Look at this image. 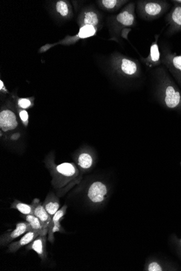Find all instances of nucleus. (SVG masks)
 <instances>
[{
	"label": "nucleus",
	"instance_id": "1",
	"mask_svg": "<svg viewBox=\"0 0 181 271\" xmlns=\"http://www.w3.org/2000/svg\"><path fill=\"white\" fill-rule=\"evenodd\" d=\"M154 94L157 102L164 109L181 114V89L163 65L153 72Z\"/></svg>",
	"mask_w": 181,
	"mask_h": 271
},
{
	"label": "nucleus",
	"instance_id": "2",
	"mask_svg": "<svg viewBox=\"0 0 181 271\" xmlns=\"http://www.w3.org/2000/svg\"><path fill=\"white\" fill-rule=\"evenodd\" d=\"M136 11L139 17L145 21H154L162 17L171 8L166 0H138Z\"/></svg>",
	"mask_w": 181,
	"mask_h": 271
},
{
	"label": "nucleus",
	"instance_id": "3",
	"mask_svg": "<svg viewBox=\"0 0 181 271\" xmlns=\"http://www.w3.org/2000/svg\"><path fill=\"white\" fill-rule=\"evenodd\" d=\"M113 62L116 70L134 85L138 84V82L142 80V69L137 60L120 56L115 58Z\"/></svg>",
	"mask_w": 181,
	"mask_h": 271
},
{
	"label": "nucleus",
	"instance_id": "4",
	"mask_svg": "<svg viewBox=\"0 0 181 271\" xmlns=\"http://www.w3.org/2000/svg\"><path fill=\"white\" fill-rule=\"evenodd\" d=\"M162 65L168 71L181 89V55L173 52L164 43L161 45Z\"/></svg>",
	"mask_w": 181,
	"mask_h": 271
},
{
	"label": "nucleus",
	"instance_id": "5",
	"mask_svg": "<svg viewBox=\"0 0 181 271\" xmlns=\"http://www.w3.org/2000/svg\"><path fill=\"white\" fill-rule=\"evenodd\" d=\"M172 4L169 13L165 17L167 29L165 36L170 37L181 32V4L170 2Z\"/></svg>",
	"mask_w": 181,
	"mask_h": 271
},
{
	"label": "nucleus",
	"instance_id": "6",
	"mask_svg": "<svg viewBox=\"0 0 181 271\" xmlns=\"http://www.w3.org/2000/svg\"><path fill=\"white\" fill-rule=\"evenodd\" d=\"M136 5L135 3H130L117 15L115 18V23L117 29H126L129 31L132 27L136 25Z\"/></svg>",
	"mask_w": 181,
	"mask_h": 271
},
{
	"label": "nucleus",
	"instance_id": "7",
	"mask_svg": "<svg viewBox=\"0 0 181 271\" xmlns=\"http://www.w3.org/2000/svg\"><path fill=\"white\" fill-rule=\"evenodd\" d=\"M31 230H33V229L29 222H19L15 230L6 232L1 236L0 245L2 246L9 245L12 241Z\"/></svg>",
	"mask_w": 181,
	"mask_h": 271
},
{
	"label": "nucleus",
	"instance_id": "8",
	"mask_svg": "<svg viewBox=\"0 0 181 271\" xmlns=\"http://www.w3.org/2000/svg\"><path fill=\"white\" fill-rule=\"evenodd\" d=\"M160 35H156L155 41L150 47V52L147 58H141L143 63L149 68H156L162 65L161 53L160 51L158 41Z\"/></svg>",
	"mask_w": 181,
	"mask_h": 271
},
{
	"label": "nucleus",
	"instance_id": "9",
	"mask_svg": "<svg viewBox=\"0 0 181 271\" xmlns=\"http://www.w3.org/2000/svg\"><path fill=\"white\" fill-rule=\"evenodd\" d=\"M67 206L64 205L55 213L52 218L51 224L48 229V240L51 243L54 241V235L55 232H62L64 231V228L62 227L60 222L63 219L66 213Z\"/></svg>",
	"mask_w": 181,
	"mask_h": 271
},
{
	"label": "nucleus",
	"instance_id": "10",
	"mask_svg": "<svg viewBox=\"0 0 181 271\" xmlns=\"http://www.w3.org/2000/svg\"><path fill=\"white\" fill-rule=\"evenodd\" d=\"M108 193L107 187L104 184L96 182L89 187L88 197L95 203H101L105 199Z\"/></svg>",
	"mask_w": 181,
	"mask_h": 271
},
{
	"label": "nucleus",
	"instance_id": "11",
	"mask_svg": "<svg viewBox=\"0 0 181 271\" xmlns=\"http://www.w3.org/2000/svg\"><path fill=\"white\" fill-rule=\"evenodd\" d=\"M31 205L33 207L34 215L39 219L45 230L48 232L52 220L49 214L45 210L43 205L40 203L39 199H34Z\"/></svg>",
	"mask_w": 181,
	"mask_h": 271
},
{
	"label": "nucleus",
	"instance_id": "12",
	"mask_svg": "<svg viewBox=\"0 0 181 271\" xmlns=\"http://www.w3.org/2000/svg\"><path fill=\"white\" fill-rule=\"evenodd\" d=\"M47 235H39L27 246V249L33 250L38 254L42 261H45L47 258L46 251Z\"/></svg>",
	"mask_w": 181,
	"mask_h": 271
},
{
	"label": "nucleus",
	"instance_id": "13",
	"mask_svg": "<svg viewBox=\"0 0 181 271\" xmlns=\"http://www.w3.org/2000/svg\"><path fill=\"white\" fill-rule=\"evenodd\" d=\"M39 235H41L40 233L34 230L27 232L19 240L12 242L9 245L8 252L9 253H16L21 248L30 244Z\"/></svg>",
	"mask_w": 181,
	"mask_h": 271
},
{
	"label": "nucleus",
	"instance_id": "14",
	"mask_svg": "<svg viewBox=\"0 0 181 271\" xmlns=\"http://www.w3.org/2000/svg\"><path fill=\"white\" fill-rule=\"evenodd\" d=\"M18 126L16 114L10 110L2 111L0 114V126L4 131L15 129Z\"/></svg>",
	"mask_w": 181,
	"mask_h": 271
},
{
	"label": "nucleus",
	"instance_id": "15",
	"mask_svg": "<svg viewBox=\"0 0 181 271\" xmlns=\"http://www.w3.org/2000/svg\"><path fill=\"white\" fill-rule=\"evenodd\" d=\"M100 22V16L95 10H88L82 14L81 19L82 26L90 25L97 27Z\"/></svg>",
	"mask_w": 181,
	"mask_h": 271
},
{
	"label": "nucleus",
	"instance_id": "16",
	"mask_svg": "<svg viewBox=\"0 0 181 271\" xmlns=\"http://www.w3.org/2000/svg\"><path fill=\"white\" fill-rule=\"evenodd\" d=\"M43 205L51 219L59 210L60 206L59 200L54 196L47 198Z\"/></svg>",
	"mask_w": 181,
	"mask_h": 271
},
{
	"label": "nucleus",
	"instance_id": "17",
	"mask_svg": "<svg viewBox=\"0 0 181 271\" xmlns=\"http://www.w3.org/2000/svg\"><path fill=\"white\" fill-rule=\"evenodd\" d=\"M23 217L30 224L33 230L40 233L41 235H48V232L45 230L39 219L35 215H24Z\"/></svg>",
	"mask_w": 181,
	"mask_h": 271
},
{
	"label": "nucleus",
	"instance_id": "18",
	"mask_svg": "<svg viewBox=\"0 0 181 271\" xmlns=\"http://www.w3.org/2000/svg\"><path fill=\"white\" fill-rule=\"evenodd\" d=\"M56 171L60 175L66 177H72L76 174L75 166L71 163H63L57 166Z\"/></svg>",
	"mask_w": 181,
	"mask_h": 271
},
{
	"label": "nucleus",
	"instance_id": "19",
	"mask_svg": "<svg viewBox=\"0 0 181 271\" xmlns=\"http://www.w3.org/2000/svg\"><path fill=\"white\" fill-rule=\"evenodd\" d=\"M99 2L103 9L108 11H113L120 9L129 2L118 1V0H102V1Z\"/></svg>",
	"mask_w": 181,
	"mask_h": 271
},
{
	"label": "nucleus",
	"instance_id": "20",
	"mask_svg": "<svg viewBox=\"0 0 181 271\" xmlns=\"http://www.w3.org/2000/svg\"><path fill=\"white\" fill-rule=\"evenodd\" d=\"M11 208L18 210L24 215H34L33 207L31 204H25L18 200H16L12 204Z\"/></svg>",
	"mask_w": 181,
	"mask_h": 271
},
{
	"label": "nucleus",
	"instance_id": "21",
	"mask_svg": "<svg viewBox=\"0 0 181 271\" xmlns=\"http://www.w3.org/2000/svg\"><path fill=\"white\" fill-rule=\"evenodd\" d=\"M97 31V27L85 25L81 26L79 30L78 37L80 39H86L95 36Z\"/></svg>",
	"mask_w": 181,
	"mask_h": 271
},
{
	"label": "nucleus",
	"instance_id": "22",
	"mask_svg": "<svg viewBox=\"0 0 181 271\" xmlns=\"http://www.w3.org/2000/svg\"><path fill=\"white\" fill-rule=\"evenodd\" d=\"M93 162L92 156L89 154H87V153H83V154H81L78 160V165L81 168L84 170H87L90 168V167L93 164Z\"/></svg>",
	"mask_w": 181,
	"mask_h": 271
},
{
	"label": "nucleus",
	"instance_id": "23",
	"mask_svg": "<svg viewBox=\"0 0 181 271\" xmlns=\"http://www.w3.org/2000/svg\"><path fill=\"white\" fill-rule=\"evenodd\" d=\"M57 11L62 17H66L68 15L69 13L68 8L67 4L64 1H59L57 2L56 4Z\"/></svg>",
	"mask_w": 181,
	"mask_h": 271
},
{
	"label": "nucleus",
	"instance_id": "24",
	"mask_svg": "<svg viewBox=\"0 0 181 271\" xmlns=\"http://www.w3.org/2000/svg\"><path fill=\"white\" fill-rule=\"evenodd\" d=\"M20 107L26 109L31 106V101L27 99H20L18 102Z\"/></svg>",
	"mask_w": 181,
	"mask_h": 271
},
{
	"label": "nucleus",
	"instance_id": "25",
	"mask_svg": "<svg viewBox=\"0 0 181 271\" xmlns=\"http://www.w3.org/2000/svg\"><path fill=\"white\" fill-rule=\"evenodd\" d=\"M149 271H161L162 268L156 262H152L150 264L148 268Z\"/></svg>",
	"mask_w": 181,
	"mask_h": 271
},
{
	"label": "nucleus",
	"instance_id": "26",
	"mask_svg": "<svg viewBox=\"0 0 181 271\" xmlns=\"http://www.w3.org/2000/svg\"><path fill=\"white\" fill-rule=\"evenodd\" d=\"M20 116L21 119L24 122L27 121L28 119H29V114H28V113L26 110L22 111V112L20 113Z\"/></svg>",
	"mask_w": 181,
	"mask_h": 271
},
{
	"label": "nucleus",
	"instance_id": "27",
	"mask_svg": "<svg viewBox=\"0 0 181 271\" xmlns=\"http://www.w3.org/2000/svg\"><path fill=\"white\" fill-rule=\"evenodd\" d=\"M3 86L4 87V83L1 80V81H0V88H1V89H3Z\"/></svg>",
	"mask_w": 181,
	"mask_h": 271
}]
</instances>
